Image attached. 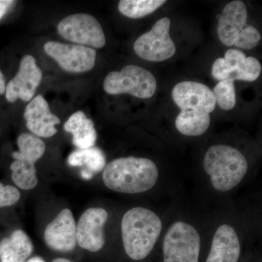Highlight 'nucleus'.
Listing matches in <instances>:
<instances>
[{
	"instance_id": "9b49d317",
	"label": "nucleus",
	"mask_w": 262,
	"mask_h": 262,
	"mask_svg": "<svg viewBox=\"0 0 262 262\" xmlns=\"http://www.w3.org/2000/svg\"><path fill=\"white\" fill-rule=\"evenodd\" d=\"M108 213L101 208H91L86 210L78 221L77 244L90 252H98L105 244L103 227L107 222Z\"/></svg>"
},
{
	"instance_id": "b1692460",
	"label": "nucleus",
	"mask_w": 262,
	"mask_h": 262,
	"mask_svg": "<svg viewBox=\"0 0 262 262\" xmlns=\"http://www.w3.org/2000/svg\"><path fill=\"white\" fill-rule=\"evenodd\" d=\"M215 103L225 111L232 110L236 104V91L234 81L225 80L220 81L213 89Z\"/></svg>"
},
{
	"instance_id": "a211bd4d",
	"label": "nucleus",
	"mask_w": 262,
	"mask_h": 262,
	"mask_svg": "<svg viewBox=\"0 0 262 262\" xmlns=\"http://www.w3.org/2000/svg\"><path fill=\"white\" fill-rule=\"evenodd\" d=\"M67 162L70 166L84 167L81 176L85 180L92 179L95 174L103 171L106 165V157L102 150L95 146L75 150L69 156Z\"/></svg>"
},
{
	"instance_id": "bb28decb",
	"label": "nucleus",
	"mask_w": 262,
	"mask_h": 262,
	"mask_svg": "<svg viewBox=\"0 0 262 262\" xmlns=\"http://www.w3.org/2000/svg\"><path fill=\"white\" fill-rule=\"evenodd\" d=\"M15 1L13 0H0V19H2L12 5L15 4Z\"/></svg>"
},
{
	"instance_id": "4468645a",
	"label": "nucleus",
	"mask_w": 262,
	"mask_h": 262,
	"mask_svg": "<svg viewBox=\"0 0 262 262\" xmlns=\"http://www.w3.org/2000/svg\"><path fill=\"white\" fill-rule=\"evenodd\" d=\"M248 11L244 2H230L226 5L219 18L217 34L222 44L234 46L237 36L247 25Z\"/></svg>"
},
{
	"instance_id": "f257e3e1",
	"label": "nucleus",
	"mask_w": 262,
	"mask_h": 262,
	"mask_svg": "<svg viewBox=\"0 0 262 262\" xmlns=\"http://www.w3.org/2000/svg\"><path fill=\"white\" fill-rule=\"evenodd\" d=\"M159 169L152 160L130 156L113 160L103 170L106 187L114 192L139 194L156 185Z\"/></svg>"
},
{
	"instance_id": "4be33fe9",
	"label": "nucleus",
	"mask_w": 262,
	"mask_h": 262,
	"mask_svg": "<svg viewBox=\"0 0 262 262\" xmlns=\"http://www.w3.org/2000/svg\"><path fill=\"white\" fill-rule=\"evenodd\" d=\"M166 3L165 0H121L118 10L129 18H141L151 14Z\"/></svg>"
},
{
	"instance_id": "9d476101",
	"label": "nucleus",
	"mask_w": 262,
	"mask_h": 262,
	"mask_svg": "<svg viewBox=\"0 0 262 262\" xmlns=\"http://www.w3.org/2000/svg\"><path fill=\"white\" fill-rule=\"evenodd\" d=\"M172 98L181 111L211 113L215 110V100L208 86L193 81H183L174 86Z\"/></svg>"
},
{
	"instance_id": "7ed1b4c3",
	"label": "nucleus",
	"mask_w": 262,
	"mask_h": 262,
	"mask_svg": "<svg viewBox=\"0 0 262 262\" xmlns=\"http://www.w3.org/2000/svg\"><path fill=\"white\" fill-rule=\"evenodd\" d=\"M203 167L213 189L218 192H227L244 180L248 164L238 149L231 146L216 144L207 150Z\"/></svg>"
},
{
	"instance_id": "f8f14e48",
	"label": "nucleus",
	"mask_w": 262,
	"mask_h": 262,
	"mask_svg": "<svg viewBox=\"0 0 262 262\" xmlns=\"http://www.w3.org/2000/svg\"><path fill=\"white\" fill-rule=\"evenodd\" d=\"M76 222L69 208L62 210L45 230L46 244L53 251L70 252L77 246Z\"/></svg>"
},
{
	"instance_id": "20e7f679",
	"label": "nucleus",
	"mask_w": 262,
	"mask_h": 262,
	"mask_svg": "<svg viewBox=\"0 0 262 262\" xmlns=\"http://www.w3.org/2000/svg\"><path fill=\"white\" fill-rule=\"evenodd\" d=\"M201 248L198 229L184 221H177L164 237L163 262H199Z\"/></svg>"
},
{
	"instance_id": "a878e982",
	"label": "nucleus",
	"mask_w": 262,
	"mask_h": 262,
	"mask_svg": "<svg viewBox=\"0 0 262 262\" xmlns=\"http://www.w3.org/2000/svg\"><path fill=\"white\" fill-rule=\"evenodd\" d=\"M20 194L13 186H4L0 182V208L11 206L18 203Z\"/></svg>"
},
{
	"instance_id": "393cba45",
	"label": "nucleus",
	"mask_w": 262,
	"mask_h": 262,
	"mask_svg": "<svg viewBox=\"0 0 262 262\" xmlns=\"http://www.w3.org/2000/svg\"><path fill=\"white\" fill-rule=\"evenodd\" d=\"M261 40V34L253 26L246 25L237 36L234 46L243 50L253 49Z\"/></svg>"
},
{
	"instance_id": "f03ea898",
	"label": "nucleus",
	"mask_w": 262,
	"mask_h": 262,
	"mask_svg": "<svg viewBox=\"0 0 262 262\" xmlns=\"http://www.w3.org/2000/svg\"><path fill=\"white\" fill-rule=\"evenodd\" d=\"M163 229L161 219L155 212L144 207L128 210L122 217V244L131 259L140 261L154 249Z\"/></svg>"
},
{
	"instance_id": "5701e85b",
	"label": "nucleus",
	"mask_w": 262,
	"mask_h": 262,
	"mask_svg": "<svg viewBox=\"0 0 262 262\" xmlns=\"http://www.w3.org/2000/svg\"><path fill=\"white\" fill-rule=\"evenodd\" d=\"M11 178L17 187L24 190L34 189L38 184L34 164L26 160H15L10 165Z\"/></svg>"
},
{
	"instance_id": "aec40b11",
	"label": "nucleus",
	"mask_w": 262,
	"mask_h": 262,
	"mask_svg": "<svg viewBox=\"0 0 262 262\" xmlns=\"http://www.w3.org/2000/svg\"><path fill=\"white\" fill-rule=\"evenodd\" d=\"M211 123L209 114L181 111L176 120L177 130L183 135L200 136L208 130Z\"/></svg>"
},
{
	"instance_id": "1a4fd4ad",
	"label": "nucleus",
	"mask_w": 262,
	"mask_h": 262,
	"mask_svg": "<svg viewBox=\"0 0 262 262\" xmlns=\"http://www.w3.org/2000/svg\"><path fill=\"white\" fill-rule=\"evenodd\" d=\"M42 79V71L38 67L34 57L26 55L20 60L16 75L6 85V99L10 103L18 99L25 102L31 101Z\"/></svg>"
},
{
	"instance_id": "f3484780",
	"label": "nucleus",
	"mask_w": 262,
	"mask_h": 262,
	"mask_svg": "<svg viewBox=\"0 0 262 262\" xmlns=\"http://www.w3.org/2000/svg\"><path fill=\"white\" fill-rule=\"evenodd\" d=\"M64 129L72 134V142L79 149L94 146L97 139L94 123L83 112L78 111L71 115L64 124Z\"/></svg>"
},
{
	"instance_id": "6e6552de",
	"label": "nucleus",
	"mask_w": 262,
	"mask_h": 262,
	"mask_svg": "<svg viewBox=\"0 0 262 262\" xmlns=\"http://www.w3.org/2000/svg\"><path fill=\"white\" fill-rule=\"evenodd\" d=\"M44 51L68 72H89L96 64V51L94 48L51 41L45 44Z\"/></svg>"
},
{
	"instance_id": "412c9836",
	"label": "nucleus",
	"mask_w": 262,
	"mask_h": 262,
	"mask_svg": "<svg viewBox=\"0 0 262 262\" xmlns=\"http://www.w3.org/2000/svg\"><path fill=\"white\" fill-rule=\"evenodd\" d=\"M19 151H14L12 157L15 160H26L35 164L40 159L46 151L45 143L37 136L29 134H22L17 139Z\"/></svg>"
},
{
	"instance_id": "6ab92c4d",
	"label": "nucleus",
	"mask_w": 262,
	"mask_h": 262,
	"mask_svg": "<svg viewBox=\"0 0 262 262\" xmlns=\"http://www.w3.org/2000/svg\"><path fill=\"white\" fill-rule=\"evenodd\" d=\"M246 56L239 50L230 49L224 58H219L212 66L211 73L215 80H238Z\"/></svg>"
},
{
	"instance_id": "c85d7f7f",
	"label": "nucleus",
	"mask_w": 262,
	"mask_h": 262,
	"mask_svg": "<svg viewBox=\"0 0 262 262\" xmlns=\"http://www.w3.org/2000/svg\"><path fill=\"white\" fill-rule=\"evenodd\" d=\"M26 262H46L42 258L39 256H34V257L31 258L30 259L27 260Z\"/></svg>"
},
{
	"instance_id": "39448f33",
	"label": "nucleus",
	"mask_w": 262,
	"mask_h": 262,
	"mask_svg": "<svg viewBox=\"0 0 262 262\" xmlns=\"http://www.w3.org/2000/svg\"><path fill=\"white\" fill-rule=\"evenodd\" d=\"M110 95L130 94L136 98L146 99L152 97L157 89L155 76L139 66L127 65L120 72H110L103 84Z\"/></svg>"
},
{
	"instance_id": "423d86ee",
	"label": "nucleus",
	"mask_w": 262,
	"mask_h": 262,
	"mask_svg": "<svg viewBox=\"0 0 262 262\" xmlns=\"http://www.w3.org/2000/svg\"><path fill=\"white\" fill-rule=\"evenodd\" d=\"M58 34L67 40L91 48H102L106 37L97 19L87 13H77L62 19L57 25Z\"/></svg>"
},
{
	"instance_id": "cd10ccee",
	"label": "nucleus",
	"mask_w": 262,
	"mask_h": 262,
	"mask_svg": "<svg viewBox=\"0 0 262 262\" xmlns=\"http://www.w3.org/2000/svg\"><path fill=\"white\" fill-rule=\"evenodd\" d=\"M6 90V84H5V79L2 71L0 70V95L5 94Z\"/></svg>"
},
{
	"instance_id": "2eb2a0df",
	"label": "nucleus",
	"mask_w": 262,
	"mask_h": 262,
	"mask_svg": "<svg viewBox=\"0 0 262 262\" xmlns=\"http://www.w3.org/2000/svg\"><path fill=\"white\" fill-rule=\"evenodd\" d=\"M241 244L236 229L223 224L215 230L206 262H237Z\"/></svg>"
},
{
	"instance_id": "dca6fc26",
	"label": "nucleus",
	"mask_w": 262,
	"mask_h": 262,
	"mask_svg": "<svg viewBox=\"0 0 262 262\" xmlns=\"http://www.w3.org/2000/svg\"><path fill=\"white\" fill-rule=\"evenodd\" d=\"M34 250L32 241L21 229L0 242V261L26 262Z\"/></svg>"
},
{
	"instance_id": "c756f323",
	"label": "nucleus",
	"mask_w": 262,
	"mask_h": 262,
	"mask_svg": "<svg viewBox=\"0 0 262 262\" xmlns=\"http://www.w3.org/2000/svg\"><path fill=\"white\" fill-rule=\"evenodd\" d=\"M52 262H74V261H71V260L67 259V258H56V259L53 260V261Z\"/></svg>"
},
{
	"instance_id": "0eeeda50",
	"label": "nucleus",
	"mask_w": 262,
	"mask_h": 262,
	"mask_svg": "<svg viewBox=\"0 0 262 262\" xmlns=\"http://www.w3.org/2000/svg\"><path fill=\"white\" fill-rule=\"evenodd\" d=\"M170 20L165 17L158 20L149 32L144 33L134 45L136 54L146 61L160 62L172 58L177 51L170 36Z\"/></svg>"
},
{
	"instance_id": "ddd939ff",
	"label": "nucleus",
	"mask_w": 262,
	"mask_h": 262,
	"mask_svg": "<svg viewBox=\"0 0 262 262\" xmlns=\"http://www.w3.org/2000/svg\"><path fill=\"white\" fill-rule=\"evenodd\" d=\"M27 126L36 136L50 138L56 135V125L60 119L50 110L49 105L41 95L35 96L27 105L24 114Z\"/></svg>"
}]
</instances>
